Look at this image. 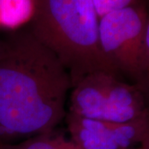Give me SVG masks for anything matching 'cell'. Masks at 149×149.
I'll list each match as a JSON object with an SVG mask.
<instances>
[{
  "mask_svg": "<svg viewBox=\"0 0 149 149\" xmlns=\"http://www.w3.org/2000/svg\"><path fill=\"white\" fill-rule=\"evenodd\" d=\"M72 84L56 55L26 27L0 38V142L53 133Z\"/></svg>",
  "mask_w": 149,
  "mask_h": 149,
  "instance_id": "cell-1",
  "label": "cell"
},
{
  "mask_svg": "<svg viewBox=\"0 0 149 149\" xmlns=\"http://www.w3.org/2000/svg\"><path fill=\"white\" fill-rule=\"evenodd\" d=\"M99 20L93 0H35L27 28L62 63L73 86L86 74L112 72L100 48Z\"/></svg>",
  "mask_w": 149,
  "mask_h": 149,
  "instance_id": "cell-2",
  "label": "cell"
},
{
  "mask_svg": "<svg viewBox=\"0 0 149 149\" xmlns=\"http://www.w3.org/2000/svg\"><path fill=\"white\" fill-rule=\"evenodd\" d=\"M68 98L67 112L86 118L126 123L149 114L137 85L104 70L82 77L72 86Z\"/></svg>",
  "mask_w": 149,
  "mask_h": 149,
  "instance_id": "cell-3",
  "label": "cell"
},
{
  "mask_svg": "<svg viewBox=\"0 0 149 149\" xmlns=\"http://www.w3.org/2000/svg\"><path fill=\"white\" fill-rule=\"evenodd\" d=\"M147 22V3L109 13L99 20V44L112 72L134 84L142 58Z\"/></svg>",
  "mask_w": 149,
  "mask_h": 149,
  "instance_id": "cell-4",
  "label": "cell"
},
{
  "mask_svg": "<svg viewBox=\"0 0 149 149\" xmlns=\"http://www.w3.org/2000/svg\"><path fill=\"white\" fill-rule=\"evenodd\" d=\"M65 120L70 140L82 149H131L149 131V114L126 123L80 117L66 112Z\"/></svg>",
  "mask_w": 149,
  "mask_h": 149,
  "instance_id": "cell-5",
  "label": "cell"
},
{
  "mask_svg": "<svg viewBox=\"0 0 149 149\" xmlns=\"http://www.w3.org/2000/svg\"><path fill=\"white\" fill-rule=\"evenodd\" d=\"M35 13V0H0V27L16 31L29 23Z\"/></svg>",
  "mask_w": 149,
  "mask_h": 149,
  "instance_id": "cell-6",
  "label": "cell"
},
{
  "mask_svg": "<svg viewBox=\"0 0 149 149\" xmlns=\"http://www.w3.org/2000/svg\"><path fill=\"white\" fill-rule=\"evenodd\" d=\"M0 149H82L72 140L52 133L28 138L18 143H1Z\"/></svg>",
  "mask_w": 149,
  "mask_h": 149,
  "instance_id": "cell-7",
  "label": "cell"
},
{
  "mask_svg": "<svg viewBox=\"0 0 149 149\" xmlns=\"http://www.w3.org/2000/svg\"><path fill=\"white\" fill-rule=\"evenodd\" d=\"M134 85L142 92L149 109V0L147 2V22L144 33L143 48L139 73Z\"/></svg>",
  "mask_w": 149,
  "mask_h": 149,
  "instance_id": "cell-8",
  "label": "cell"
},
{
  "mask_svg": "<svg viewBox=\"0 0 149 149\" xmlns=\"http://www.w3.org/2000/svg\"><path fill=\"white\" fill-rule=\"evenodd\" d=\"M135 0H93L99 18L109 13L118 10L132 4Z\"/></svg>",
  "mask_w": 149,
  "mask_h": 149,
  "instance_id": "cell-9",
  "label": "cell"
},
{
  "mask_svg": "<svg viewBox=\"0 0 149 149\" xmlns=\"http://www.w3.org/2000/svg\"><path fill=\"white\" fill-rule=\"evenodd\" d=\"M139 149H149V131L139 144Z\"/></svg>",
  "mask_w": 149,
  "mask_h": 149,
  "instance_id": "cell-10",
  "label": "cell"
}]
</instances>
